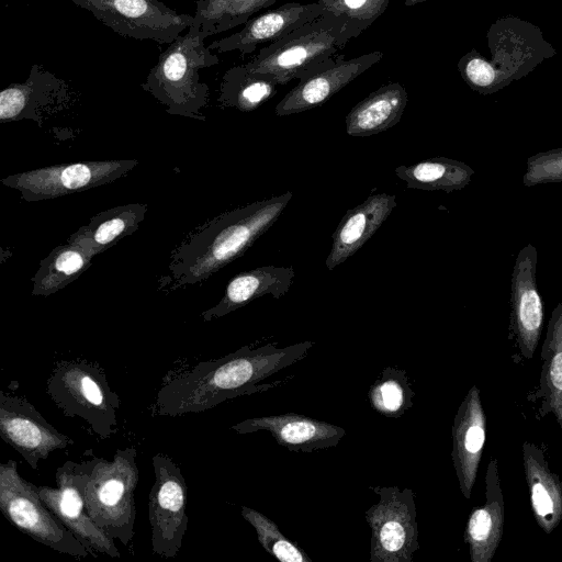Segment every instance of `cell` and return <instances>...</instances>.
Returning <instances> with one entry per match:
<instances>
[{"mask_svg": "<svg viewBox=\"0 0 562 562\" xmlns=\"http://www.w3.org/2000/svg\"><path fill=\"white\" fill-rule=\"evenodd\" d=\"M313 346L308 340L282 348L273 344L258 348L244 346L220 359L201 361L160 387L154 413L158 416L201 413L227 400L283 385L290 379L260 382L303 360Z\"/></svg>", "mask_w": 562, "mask_h": 562, "instance_id": "6da1fadb", "label": "cell"}, {"mask_svg": "<svg viewBox=\"0 0 562 562\" xmlns=\"http://www.w3.org/2000/svg\"><path fill=\"white\" fill-rule=\"evenodd\" d=\"M293 194L257 201L227 211L192 231L171 252L169 273L159 290L203 282L244 255L280 217Z\"/></svg>", "mask_w": 562, "mask_h": 562, "instance_id": "7a4b0ae2", "label": "cell"}, {"mask_svg": "<svg viewBox=\"0 0 562 562\" xmlns=\"http://www.w3.org/2000/svg\"><path fill=\"white\" fill-rule=\"evenodd\" d=\"M486 38L490 57L473 48L457 65L465 83L482 94L521 79L557 54L537 25L513 15L498 18Z\"/></svg>", "mask_w": 562, "mask_h": 562, "instance_id": "3957f363", "label": "cell"}, {"mask_svg": "<svg viewBox=\"0 0 562 562\" xmlns=\"http://www.w3.org/2000/svg\"><path fill=\"white\" fill-rule=\"evenodd\" d=\"M207 37L191 24L159 55L142 89L166 106L169 114L205 120L201 110L207 104L209 86L200 81L199 71L220 64L206 45Z\"/></svg>", "mask_w": 562, "mask_h": 562, "instance_id": "277c9868", "label": "cell"}, {"mask_svg": "<svg viewBox=\"0 0 562 562\" xmlns=\"http://www.w3.org/2000/svg\"><path fill=\"white\" fill-rule=\"evenodd\" d=\"M347 22L325 11L317 19L267 44L243 64L252 72L271 75L280 86L302 80L326 65L348 44Z\"/></svg>", "mask_w": 562, "mask_h": 562, "instance_id": "5b68a950", "label": "cell"}, {"mask_svg": "<svg viewBox=\"0 0 562 562\" xmlns=\"http://www.w3.org/2000/svg\"><path fill=\"white\" fill-rule=\"evenodd\" d=\"M136 449H117L113 460L97 458L85 487L88 515L111 539L128 546L134 537Z\"/></svg>", "mask_w": 562, "mask_h": 562, "instance_id": "8992f818", "label": "cell"}, {"mask_svg": "<svg viewBox=\"0 0 562 562\" xmlns=\"http://www.w3.org/2000/svg\"><path fill=\"white\" fill-rule=\"evenodd\" d=\"M46 391L66 416L83 419L100 439L116 432L120 398L99 364L60 361L47 380Z\"/></svg>", "mask_w": 562, "mask_h": 562, "instance_id": "52a82bcc", "label": "cell"}, {"mask_svg": "<svg viewBox=\"0 0 562 562\" xmlns=\"http://www.w3.org/2000/svg\"><path fill=\"white\" fill-rule=\"evenodd\" d=\"M0 509L5 519L33 540L75 558H97L43 503L37 486L24 480L18 463L0 464Z\"/></svg>", "mask_w": 562, "mask_h": 562, "instance_id": "ba28073f", "label": "cell"}, {"mask_svg": "<svg viewBox=\"0 0 562 562\" xmlns=\"http://www.w3.org/2000/svg\"><path fill=\"white\" fill-rule=\"evenodd\" d=\"M379 501L364 513L371 529L370 562H412L419 549L415 493L398 486H370Z\"/></svg>", "mask_w": 562, "mask_h": 562, "instance_id": "9c48e42d", "label": "cell"}, {"mask_svg": "<svg viewBox=\"0 0 562 562\" xmlns=\"http://www.w3.org/2000/svg\"><path fill=\"white\" fill-rule=\"evenodd\" d=\"M124 37L171 44L193 23L160 0H69Z\"/></svg>", "mask_w": 562, "mask_h": 562, "instance_id": "30bf717a", "label": "cell"}, {"mask_svg": "<svg viewBox=\"0 0 562 562\" xmlns=\"http://www.w3.org/2000/svg\"><path fill=\"white\" fill-rule=\"evenodd\" d=\"M137 164L126 159L53 165L8 176L1 183L30 202L56 199L116 181Z\"/></svg>", "mask_w": 562, "mask_h": 562, "instance_id": "8fae6325", "label": "cell"}, {"mask_svg": "<svg viewBox=\"0 0 562 562\" xmlns=\"http://www.w3.org/2000/svg\"><path fill=\"white\" fill-rule=\"evenodd\" d=\"M95 457L83 462L66 461L55 474L57 487L37 486L47 508L93 553L120 558V551L105 532L88 515L85 487Z\"/></svg>", "mask_w": 562, "mask_h": 562, "instance_id": "7c38bea8", "label": "cell"}, {"mask_svg": "<svg viewBox=\"0 0 562 562\" xmlns=\"http://www.w3.org/2000/svg\"><path fill=\"white\" fill-rule=\"evenodd\" d=\"M155 481L148 497L154 554L175 558L188 529L187 483L181 469L164 453L153 457Z\"/></svg>", "mask_w": 562, "mask_h": 562, "instance_id": "4fadbf2b", "label": "cell"}, {"mask_svg": "<svg viewBox=\"0 0 562 562\" xmlns=\"http://www.w3.org/2000/svg\"><path fill=\"white\" fill-rule=\"evenodd\" d=\"M0 436L36 470L38 461L74 440L58 431L27 400L0 392Z\"/></svg>", "mask_w": 562, "mask_h": 562, "instance_id": "5bb4252c", "label": "cell"}, {"mask_svg": "<svg viewBox=\"0 0 562 562\" xmlns=\"http://www.w3.org/2000/svg\"><path fill=\"white\" fill-rule=\"evenodd\" d=\"M72 99L69 83L41 65L31 67L26 81L0 92V121L29 119L38 122L66 108Z\"/></svg>", "mask_w": 562, "mask_h": 562, "instance_id": "9a60e30c", "label": "cell"}, {"mask_svg": "<svg viewBox=\"0 0 562 562\" xmlns=\"http://www.w3.org/2000/svg\"><path fill=\"white\" fill-rule=\"evenodd\" d=\"M383 57L375 50L345 59L337 55L311 76L299 80L276 106V114L284 116L311 110L325 103L329 98L353 81Z\"/></svg>", "mask_w": 562, "mask_h": 562, "instance_id": "2e32d148", "label": "cell"}, {"mask_svg": "<svg viewBox=\"0 0 562 562\" xmlns=\"http://www.w3.org/2000/svg\"><path fill=\"white\" fill-rule=\"evenodd\" d=\"M325 12L318 2H288L249 19L240 31L213 41L207 45L218 53L238 52L241 56L252 54L261 44H270L295 29L317 19Z\"/></svg>", "mask_w": 562, "mask_h": 562, "instance_id": "e0dca14e", "label": "cell"}, {"mask_svg": "<svg viewBox=\"0 0 562 562\" xmlns=\"http://www.w3.org/2000/svg\"><path fill=\"white\" fill-rule=\"evenodd\" d=\"M231 429L241 435L265 430L281 447L301 452L334 448L346 435L340 426L296 413L248 418L231 426Z\"/></svg>", "mask_w": 562, "mask_h": 562, "instance_id": "ac0fdd59", "label": "cell"}, {"mask_svg": "<svg viewBox=\"0 0 562 562\" xmlns=\"http://www.w3.org/2000/svg\"><path fill=\"white\" fill-rule=\"evenodd\" d=\"M396 206L395 195H370L344 215L331 235V247L326 268L333 271L355 255L382 226Z\"/></svg>", "mask_w": 562, "mask_h": 562, "instance_id": "d6986e66", "label": "cell"}, {"mask_svg": "<svg viewBox=\"0 0 562 562\" xmlns=\"http://www.w3.org/2000/svg\"><path fill=\"white\" fill-rule=\"evenodd\" d=\"M485 441V418L479 391L473 386L456 414L452 461L462 494L470 498Z\"/></svg>", "mask_w": 562, "mask_h": 562, "instance_id": "ffe728a7", "label": "cell"}, {"mask_svg": "<svg viewBox=\"0 0 562 562\" xmlns=\"http://www.w3.org/2000/svg\"><path fill=\"white\" fill-rule=\"evenodd\" d=\"M293 278L292 267L265 266L240 272L228 282L220 302L201 317L204 322L223 317L263 295L280 299L288 293Z\"/></svg>", "mask_w": 562, "mask_h": 562, "instance_id": "44dd1931", "label": "cell"}, {"mask_svg": "<svg viewBox=\"0 0 562 562\" xmlns=\"http://www.w3.org/2000/svg\"><path fill=\"white\" fill-rule=\"evenodd\" d=\"M536 251L529 245L517 257L514 271L513 296L519 340L525 356L531 357L537 346L543 310L535 282Z\"/></svg>", "mask_w": 562, "mask_h": 562, "instance_id": "7402d4cb", "label": "cell"}, {"mask_svg": "<svg viewBox=\"0 0 562 562\" xmlns=\"http://www.w3.org/2000/svg\"><path fill=\"white\" fill-rule=\"evenodd\" d=\"M408 95L398 82L383 85L357 103L346 116L349 136L366 137L384 132L400 122Z\"/></svg>", "mask_w": 562, "mask_h": 562, "instance_id": "603a6c76", "label": "cell"}, {"mask_svg": "<svg viewBox=\"0 0 562 562\" xmlns=\"http://www.w3.org/2000/svg\"><path fill=\"white\" fill-rule=\"evenodd\" d=\"M147 204L131 203L115 206L92 216L67 240L78 244L95 255L132 235L144 221Z\"/></svg>", "mask_w": 562, "mask_h": 562, "instance_id": "cb8c5ba5", "label": "cell"}, {"mask_svg": "<svg viewBox=\"0 0 562 562\" xmlns=\"http://www.w3.org/2000/svg\"><path fill=\"white\" fill-rule=\"evenodd\" d=\"M486 483L487 501L471 513L464 532L472 562H488L502 536L503 498L501 491L495 493L497 488L495 461L488 465Z\"/></svg>", "mask_w": 562, "mask_h": 562, "instance_id": "d4e9b609", "label": "cell"}, {"mask_svg": "<svg viewBox=\"0 0 562 562\" xmlns=\"http://www.w3.org/2000/svg\"><path fill=\"white\" fill-rule=\"evenodd\" d=\"M95 256L91 250L68 241L54 248L41 260L32 278V294L48 296L78 279Z\"/></svg>", "mask_w": 562, "mask_h": 562, "instance_id": "484cf974", "label": "cell"}, {"mask_svg": "<svg viewBox=\"0 0 562 562\" xmlns=\"http://www.w3.org/2000/svg\"><path fill=\"white\" fill-rule=\"evenodd\" d=\"M536 448L525 445L526 476L538 524L550 532L562 518V484L549 472Z\"/></svg>", "mask_w": 562, "mask_h": 562, "instance_id": "4316f807", "label": "cell"}, {"mask_svg": "<svg viewBox=\"0 0 562 562\" xmlns=\"http://www.w3.org/2000/svg\"><path fill=\"white\" fill-rule=\"evenodd\" d=\"M279 87L271 75L249 71L241 64L223 75L217 102L221 108L250 112L271 99Z\"/></svg>", "mask_w": 562, "mask_h": 562, "instance_id": "83f0119b", "label": "cell"}, {"mask_svg": "<svg viewBox=\"0 0 562 562\" xmlns=\"http://www.w3.org/2000/svg\"><path fill=\"white\" fill-rule=\"evenodd\" d=\"M472 170L464 164L439 157L429 158L409 166H398L395 175L408 189L450 192L462 189L470 179Z\"/></svg>", "mask_w": 562, "mask_h": 562, "instance_id": "f1b7e54d", "label": "cell"}, {"mask_svg": "<svg viewBox=\"0 0 562 562\" xmlns=\"http://www.w3.org/2000/svg\"><path fill=\"white\" fill-rule=\"evenodd\" d=\"M277 0H196L193 25L206 37L244 25Z\"/></svg>", "mask_w": 562, "mask_h": 562, "instance_id": "f546056e", "label": "cell"}, {"mask_svg": "<svg viewBox=\"0 0 562 562\" xmlns=\"http://www.w3.org/2000/svg\"><path fill=\"white\" fill-rule=\"evenodd\" d=\"M415 392L404 369L386 367L368 391L371 407L389 418H398L413 406Z\"/></svg>", "mask_w": 562, "mask_h": 562, "instance_id": "4dcf8cb0", "label": "cell"}, {"mask_svg": "<svg viewBox=\"0 0 562 562\" xmlns=\"http://www.w3.org/2000/svg\"><path fill=\"white\" fill-rule=\"evenodd\" d=\"M241 516L256 530L262 548L281 562H312L311 558L285 537L270 518L260 512L241 506Z\"/></svg>", "mask_w": 562, "mask_h": 562, "instance_id": "1f68e13d", "label": "cell"}, {"mask_svg": "<svg viewBox=\"0 0 562 562\" xmlns=\"http://www.w3.org/2000/svg\"><path fill=\"white\" fill-rule=\"evenodd\" d=\"M391 0H318L325 11L346 20L345 40L349 43L386 10Z\"/></svg>", "mask_w": 562, "mask_h": 562, "instance_id": "d6a6232c", "label": "cell"}, {"mask_svg": "<svg viewBox=\"0 0 562 562\" xmlns=\"http://www.w3.org/2000/svg\"><path fill=\"white\" fill-rule=\"evenodd\" d=\"M548 378L553 395L562 397V350L555 351L550 360Z\"/></svg>", "mask_w": 562, "mask_h": 562, "instance_id": "836d02e7", "label": "cell"}, {"mask_svg": "<svg viewBox=\"0 0 562 562\" xmlns=\"http://www.w3.org/2000/svg\"><path fill=\"white\" fill-rule=\"evenodd\" d=\"M426 1H428V0H405V5L412 7V5H415V4H418L422 2H426Z\"/></svg>", "mask_w": 562, "mask_h": 562, "instance_id": "e575fe53", "label": "cell"}]
</instances>
